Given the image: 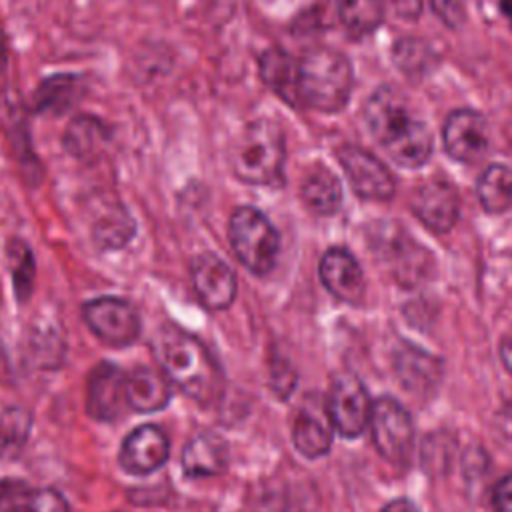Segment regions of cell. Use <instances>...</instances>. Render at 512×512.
<instances>
[{
    "instance_id": "obj_4",
    "label": "cell",
    "mask_w": 512,
    "mask_h": 512,
    "mask_svg": "<svg viewBox=\"0 0 512 512\" xmlns=\"http://www.w3.org/2000/svg\"><path fill=\"white\" fill-rule=\"evenodd\" d=\"M230 246L236 258L256 276L268 274L278 258L280 238L270 220L252 206H240L230 216Z\"/></svg>"
},
{
    "instance_id": "obj_39",
    "label": "cell",
    "mask_w": 512,
    "mask_h": 512,
    "mask_svg": "<svg viewBox=\"0 0 512 512\" xmlns=\"http://www.w3.org/2000/svg\"><path fill=\"white\" fill-rule=\"evenodd\" d=\"M500 10H502V14L508 18V22L512 26V0H500Z\"/></svg>"
},
{
    "instance_id": "obj_6",
    "label": "cell",
    "mask_w": 512,
    "mask_h": 512,
    "mask_svg": "<svg viewBox=\"0 0 512 512\" xmlns=\"http://www.w3.org/2000/svg\"><path fill=\"white\" fill-rule=\"evenodd\" d=\"M84 320L88 328L110 346H130L140 334V318L136 308L122 298L102 296L84 304Z\"/></svg>"
},
{
    "instance_id": "obj_24",
    "label": "cell",
    "mask_w": 512,
    "mask_h": 512,
    "mask_svg": "<svg viewBox=\"0 0 512 512\" xmlns=\"http://www.w3.org/2000/svg\"><path fill=\"white\" fill-rule=\"evenodd\" d=\"M300 196L310 212L318 216H330L342 204V186L328 168L314 166L302 180Z\"/></svg>"
},
{
    "instance_id": "obj_21",
    "label": "cell",
    "mask_w": 512,
    "mask_h": 512,
    "mask_svg": "<svg viewBox=\"0 0 512 512\" xmlns=\"http://www.w3.org/2000/svg\"><path fill=\"white\" fill-rule=\"evenodd\" d=\"M386 154L404 168H418L426 164L432 154V134L428 126L416 116L386 144H382Z\"/></svg>"
},
{
    "instance_id": "obj_35",
    "label": "cell",
    "mask_w": 512,
    "mask_h": 512,
    "mask_svg": "<svg viewBox=\"0 0 512 512\" xmlns=\"http://www.w3.org/2000/svg\"><path fill=\"white\" fill-rule=\"evenodd\" d=\"M272 380H274V390L278 396L286 398L294 386V372L286 364H278V368L272 370Z\"/></svg>"
},
{
    "instance_id": "obj_1",
    "label": "cell",
    "mask_w": 512,
    "mask_h": 512,
    "mask_svg": "<svg viewBox=\"0 0 512 512\" xmlns=\"http://www.w3.org/2000/svg\"><path fill=\"white\" fill-rule=\"evenodd\" d=\"M152 352L168 380L188 398L212 406L222 396V372L210 350L178 326L164 324L152 340Z\"/></svg>"
},
{
    "instance_id": "obj_19",
    "label": "cell",
    "mask_w": 512,
    "mask_h": 512,
    "mask_svg": "<svg viewBox=\"0 0 512 512\" xmlns=\"http://www.w3.org/2000/svg\"><path fill=\"white\" fill-rule=\"evenodd\" d=\"M228 464V446L226 442L212 432H202L194 436L182 452V468L186 476H216Z\"/></svg>"
},
{
    "instance_id": "obj_36",
    "label": "cell",
    "mask_w": 512,
    "mask_h": 512,
    "mask_svg": "<svg viewBox=\"0 0 512 512\" xmlns=\"http://www.w3.org/2000/svg\"><path fill=\"white\" fill-rule=\"evenodd\" d=\"M392 8L396 10V14H400L402 18H418L422 2L420 0H390Z\"/></svg>"
},
{
    "instance_id": "obj_3",
    "label": "cell",
    "mask_w": 512,
    "mask_h": 512,
    "mask_svg": "<svg viewBox=\"0 0 512 512\" xmlns=\"http://www.w3.org/2000/svg\"><path fill=\"white\" fill-rule=\"evenodd\" d=\"M284 154L282 128L268 118H258L234 140L230 166L234 176L246 184L272 186L282 180Z\"/></svg>"
},
{
    "instance_id": "obj_20",
    "label": "cell",
    "mask_w": 512,
    "mask_h": 512,
    "mask_svg": "<svg viewBox=\"0 0 512 512\" xmlns=\"http://www.w3.org/2000/svg\"><path fill=\"white\" fill-rule=\"evenodd\" d=\"M128 406L148 414L162 410L170 400V386L166 378L148 366H138L126 376Z\"/></svg>"
},
{
    "instance_id": "obj_18",
    "label": "cell",
    "mask_w": 512,
    "mask_h": 512,
    "mask_svg": "<svg viewBox=\"0 0 512 512\" xmlns=\"http://www.w3.org/2000/svg\"><path fill=\"white\" fill-rule=\"evenodd\" d=\"M0 512H68V504L52 488H32L22 480L0 478Z\"/></svg>"
},
{
    "instance_id": "obj_38",
    "label": "cell",
    "mask_w": 512,
    "mask_h": 512,
    "mask_svg": "<svg viewBox=\"0 0 512 512\" xmlns=\"http://www.w3.org/2000/svg\"><path fill=\"white\" fill-rule=\"evenodd\" d=\"M500 358H502V364L506 366V370L512 374V336L502 342V346H500Z\"/></svg>"
},
{
    "instance_id": "obj_31",
    "label": "cell",
    "mask_w": 512,
    "mask_h": 512,
    "mask_svg": "<svg viewBox=\"0 0 512 512\" xmlns=\"http://www.w3.org/2000/svg\"><path fill=\"white\" fill-rule=\"evenodd\" d=\"M134 234V224L126 214L102 218L94 228V238L102 248H120Z\"/></svg>"
},
{
    "instance_id": "obj_14",
    "label": "cell",
    "mask_w": 512,
    "mask_h": 512,
    "mask_svg": "<svg viewBox=\"0 0 512 512\" xmlns=\"http://www.w3.org/2000/svg\"><path fill=\"white\" fill-rule=\"evenodd\" d=\"M332 428L334 426L328 416L326 402L308 398L294 416L292 442L306 458L324 456L332 444Z\"/></svg>"
},
{
    "instance_id": "obj_27",
    "label": "cell",
    "mask_w": 512,
    "mask_h": 512,
    "mask_svg": "<svg viewBox=\"0 0 512 512\" xmlns=\"http://www.w3.org/2000/svg\"><path fill=\"white\" fill-rule=\"evenodd\" d=\"M336 8L342 26L354 38L374 32L384 18V0H336Z\"/></svg>"
},
{
    "instance_id": "obj_26",
    "label": "cell",
    "mask_w": 512,
    "mask_h": 512,
    "mask_svg": "<svg viewBox=\"0 0 512 512\" xmlns=\"http://www.w3.org/2000/svg\"><path fill=\"white\" fill-rule=\"evenodd\" d=\"M476 192L486 212H506L512 206V170L504 164H490L478 178Z\"/></svg>"
},
{
    "instance_id": "obj_11",
    "label": "cell",
    "mask_w": 512,
    "mask_h": 512,
    "mask_svg": "<svg viewBox=\"0 0 512 512\" xmlns=\"http://www.w3.org/2000/svg\"><path fill=\"white\" fill-rule=\"evenodd\" d=\"M192 284L200 302L210 310H224L236 296V276L230 266L212 252H202L192 260Z\"/></svg>"
},
{
    "instance_id": "obj_2",
    "label": "cell",
    "mask_w": 512,
    "mask_h": 512,
    "mask_svg": "<svg viewBox=\"0 0 512 512\" xmlns=\"http://www.w3.org/2000/svg\"><path fill=\"white\" fill-rule=\"evenodd\" d=\"M352 92L350 60L332 48H314L298 62L300 102L324 112H340Z\"/></svg>"
},
{
    "instance_id": "obj_29",
    "label": "cell",
    "mask_w": 512,
    "mask_h": 512,
    "mask_svg": "<svg viewBox=\"0 0 512 512\" xmlns=\"http://www.w3.org/2000/svg\"><path fill=\"white\" fill-rule=\"evenodd\" d=\"M8 262L10 272L14 278V290L20 300H26L30 296L32 284H34V258L28 246L20 240H12L8 244Z\"/></svg>"
},
{
    "instance_id": "obj_22",
    "label": "cell",
    "mask_w": 512,
    "mask_h": 512,
    "mask_svg": "<svg viewBox=\"0 0 512 512\" xmlns=\"http://www.w3.org/2000/svg\"><path fill=\"white\" fill-rule=\"evenodd\" d=\"M394 368L398 380L412 392H426L434 388L442 374L440 362L436 358L412 346L398 348L394 356Z\"/></svg>"
},
{
    "instance_id": "obj_40",
    "label": "cell",
    "mask_w": 512,
    "mask_h": 512,
    "mask_svg": "<svg viewBox=\"0 0 512 512\" xmlns=\"http://www.w3.org/2000/svg\"><path fill=\"white\" fill-rule=\"evenodd\" d=\"M4 60V48H2V32H0V62Z\"/></svg>"
},
{
    "instance_id": "obj_33",
    "label": "cell",
    "mask_w": 512,
    "mask_h": 512,
    "mask_svg": "<svg viewBox=\"0 0 512 512\" xmlns=\"http://www.w3.org/2000/svg\"><path fill=\"white\" fill-rule=\"evenodd\" d=\"M436 16L450 28H460L466 20L464 0H430Z\"/></svg>"
},
{
    "instance_id": "obj_17",
    "label": "cell",
    "mask_w": 512,
    "mask_h": 512,
    "mask_svg": "<svg viewBox=\"0 0 512 512\" xmlns=\"http://www.w3.org/2000/svg\"><path fill=\"white\" fill-rule=\"evenodd\" d=\"M376 252L382 260L390 262L394 274L402 282H416L428 268V256L404 234L402 228L388 230V226H384L378 232Z\"/></svg>"
},
{
    "instance_id": "obj_30",
    "label": "cell",
    "mask_w": 512,
    "mask_h": 512,
    "mask_svg": "<svg viewBox=\"0 0 512 512\" xmlns=\"http://www.w3.org/2000/svg\"><path fill=\"white\" fill-rule=\"evenodd\" d=\"M30 416L22 408H10L0 418V456L20 448L26 442Z\"/></svg>"
},
{
    "instance_id": "obj_7",
    "label": "cell",
    "mask_w": 512,
    "mask_h": 512,
    "mask_svg": "<svg viewBox=\"0 0 512 512\" xmlns=\"http://www.w3.org/2000/svg\"><path fill=\"white\" fill-rule=\"evenodd\" d=\"M326 408L332 426L346 438L362 434L370 422L372 404L368 400V392L360 378L350 372L334 378L326 398Z\"/></svg>"
},
{
    "instance_id": "obj_12",
    "label": "cell",
    "mask_w": 512,
    "mask_h": 512,
    "mask_svg": "<svg viewBox=\"0 0 512 512\" xmlns=\"http://www.w3.org/2000/svg\"><path fill=\"white\" fill-rule=\"evenodd\" d=\"M170 454V442L162 428L144 424L132 430L120 448L118 460L128 474H150L164 466Z\"/></svg>"
},
{
    "instance_id": "obj_32",
    "label": "cell",
    "mask_w": 512,
    "mask_h": 512,
    "mask_svg": "<svg viewBox=\"0 0 512 512\" xmlns=\"http://www.w3.org/2000/svg\"><path fill=\"white\" fill-rule=\"evenodd\" d=\"M394 60H396L398 68H402L410 74H418L422 68H426L428 46L420 40H414V38L400 40L394 46Z\"/></svg>"
},
{
    "instance_id": "obj_37",
    "label": "cell",
    "mask_w": 512,
    "mask_h": 512,
    "mask_svg": "<svg viewBox=\"0 0 512 512\" xmlns=\"http://www.w3.org/2000/svg\"><path fill=\"white\" fill-rule=\"evenodd\" d=\"M380 512H418V510H416V506L410 500L398 498V500L388 502Z\"/></svg>"
},
{
    "instance_id": "obj_23",
    "label": "cell",
    "mask_w": 512,
    "mask_h": 512,
    "mask_svg": "<svg viewBox=\"0 0 512 512\" xmlns=\"http://www.w3.org/2000/svg\"><path fill=\"white\" fill-rule=\"evenodd\" d=\"M262 82L288 104L300 102L298 96V62L280 48H270L260 58Z\"/></svg>"
},
{
    "instance_id": "obj_16",
    "label": "cell",
    "mask_w": 512,
    "mask_h": 512,
    "mask_svg": "<svg viewBox=\"0 0 512 512\" xmlns=\"http://www.w3.org/2000/svg\"><path fill=\"white\" fill-rule=\"evenodd\" d=\"M364 116L370 134L380 144H386L390 138H394L414 118L404 96L390 86H382L370 96Z\"/></svg>"
},
{
    "instance_id": "obj_5",
    "label": "cell",
    "mask_w": 512,
    "mask_h": 512,
    "mask_svg": "<svg viewBox=\"0 0 512 512\" xmlns=\"http://www.w3.org/2000/svg\"><path fill=\"white\" fill-rule=\"evenodd\" d=\"M370 434L376 450L390 462H406L412 450L414 428L406 408L394 398L382 396L370 410Z\"/></svg>"
},
{
    "instance_id": "obj_25",
    "label": "cell",
    "mask_w": 512,
    "mask_h": 512,
    "mask_svg": "<svg viewBox=\"0 0 512 512\" xmlns=\"http://www.w3.org/2000/svg\"><path fill=\"white\" fill-rule=\"evenodd\" d=\"M80 92H82V86L76 76L72 74L48 76L36 86L32 94V106L40 114L60 116L78 102Z\"/></svg>"
},
{
    "instance_id": "obj_9",
    "label": "cell",
    "mask_w": 512,
    "mask_h": 512,
    "mask_svg": "<svg viewBox=\"0 0 512 512\" xmlns=\"http://www.w3.org/2000/svg\"><path fill=\"white\" fill-rule=\"evenodd\" d=\"M444 148L458 162L480 160L490 146V126L476 110H454L444 122Z\"/></svg>"
},
{
    "instance_id": "obj_13",
    "label": "cell",
    "mask_w": 512,
    "mask_h": 512,
    "mask_svg": "<svg viewBox=\"0 0 512 512\" xmlns=\"http://www.w3.org/2000/svg\"><path fill=\"white\" fill-rule=\"evenodd\" d=\"M458 194L444 180H428L412 194V210L432 232H448L458 220Z\"/></svg>"
},
{
    "instance_id": "obj_34",
    "label": "cell",
    "mask_w": 512,
    "mask_h": 512,
    "mask_svg": "<svg viewBox=\"0 0 512 512\" xmlns=\"http://www.w3.org/2000/svg\"><path fill=\"white\" fill-rule=\"evenodd\" d=\"M494 512H512V472L500 478L492 492Z\"/></svg>"
},
{
    "instance_id": "obj_41",
    "label": "cell",
    "mask_w": 512,
    "mask_h": 512,
    "mask_svg": "<svg viewBox=\"0 0 512 512\" xmlns=\"http://www.w3.org/2000/svg\"><path fill=\"white\" fill-rule=\"evenodd\" d=\"M0 300H2V292H0Z\"/></svg>"
},
{
    "instance_id": "obj_28",
    "label": "cell",
    "mask_w": 512,
    "mask_h": 512,
    "mask_svg": "<svg viewBox=\"0 0 512 512\" xmlns=\"http://www.w3.org/2000/svg\"><path fill=\"white\" fill-rule=\"evenodd\" d=\"M106 126L94 116L74 118L64 132V148L80 158L94 154L106 142Z\"/></svg>"
},
{
    "instance_id": "obj_8",
    "label": "cell",
    "mask_w": 512,
    "mask_h": 512,
    "mask_svg": "<svg viewBox=\"0 0 512 512\" xmlns=\"http://www.w3.org/2000/svg\"><path fill=\"white\" fill-rule=\"evenodd\" d=\"M338 162L348 176L352 190L366 200H388L394 194V178L390 170L370 152L344 144L336 150Z\"/></svg>"
},
{
    "instance_id": "obj_15",
    "label": "cell",
    "mask_w": 512,
    "mask_h": 512,
    "mask_svg": "<svg viewBox=\"0 0 512 512\" xmlns=\"http://www.w3.org/2000/svg\"><path fill=\"white\" fill-rule=\"evenodd\" d=\"M324 288L342 302H358L364 294V276L356 258L344 248H330L320 260Z\"/></svg>"
},
{
    "instance_id": "obj_10",
    "label": "cell",
    "mask_w": 512,
    "mask_h": 512,
    "mask_svg": "<svg viewBox=\"0 0 512 512\" xmlns=\"http://www.w3.org/2000/svg\"><path fill=\"white\" fill-rule=\"evenodd\" d=\"M126 400V374L110 362H100L92 368L86 380V410L94 420H116Z\"/></svg>"
}]
</instances>
